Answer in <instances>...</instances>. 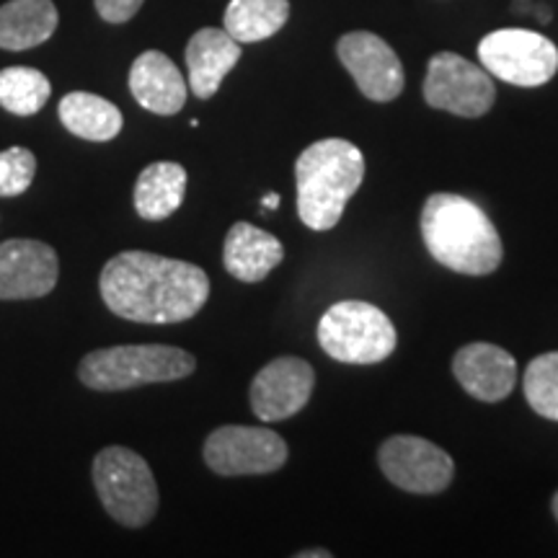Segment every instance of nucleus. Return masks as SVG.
<instances>
[{"label":"nucleus","instance_id":"f257e3e1","mask_svg":"<svg viewBox=\"0 0 558 558\" xmlns=\"http://www.w3.org/2000/svg\"><path fill=\"white\" fill-rule=\"evenodd\" d=\"M99 290L107 308L124 320L181 324L205 308L209 277L197 264L122 251L104 264Z\"/></svg>","mask_w":558,"mask_h":558},{"label":"nucleus","instance_id":"f03ea898","mask_svg":"<svg viewBox=\"0 0 558 558\" xmlns=\"http://www.w3.org/2000/svg\"><path fill=\"white\" fill-rule=\"evenodd\" d=\"M418 222L432 259L458 275H492L505 259L497 226L469 197L450 192L432 194L424 202Z\"/></svg>","mask_w":558,"mask_h":558},{"label":"nucleus","instance_id":"7ed1b4c3","mask_svg":"<svg viewBox=\"0 0 558 558\" xmlns=\"http://www.w3.org/2000/svg\"><path fill=\"white\" fill-rule=\"evenodd\" d=\"M365 179V158L341 137L318 140L295 163L298 215L313 230H331Z\"/></svg>","mask_w":558,"mask_h":558},{"label":"nucleus","instance_id":"20e7f679","mask_svg":"<svg viewBox=\"0 0 558 558\" xmlns=\"http://www.w3.org/2000/svg\"><path fill=\"white\" fill-rule=\"evenodd\" d=\"M197 360L169 344H124L88 352L78 365V378L90 390H130L153 383H171L192 375Z\"/></svg>","mask_w":558,"mask_h":558},{"label":"nucleus","instance_id":"39448f33","mask_svg":"<svg viewBox=\"0 0 558 558\" xmlns=\"http://www.w3.org/2000/svg\"><path fill=\"white\" fill-rule=\"evenodd\" d=\"M396 329L378 305L341 300L318 320V344L344 365H375L396 349Z\"/></svg>","mask_w":558,"mask_h":558},{"label":"nucleus","instance_id":"423d86ee","mask_svg":"<svg viewBox=\"0 0 558 558\" xmlns=\"http://www.w3.org/2000/svg\"><path fill=\"white\" fill-rule=\"evenodd\" d=\"M94 486L111 520L145 527L158 512V486L150 465L135 450L111 445L94 458Z\"/></svg>","mask_w":558,"mask_h":558},{"label":"nucleus","instance_id":"0eeeda50","mask_svg":"<svg viewBox=\"0 0 558 558\" xmlns=\"http://www.w3.org/2000/svg\"><path fill=\"white\" fill-rule=\"evenodd\" d=\"M486 73L520 88H535L558 73V47L530 29H499L478 41Z\"/></svg>","mask_w":558,"mask_h":558},{"label":"nucleus","instance_id":"6e6552de","mask_svg":"<svg viewBox=\"0 0 558 558\" xmlns=\"http://www.w3.org/2000/svg\"><path fill=\"white\" fill-rule=\"evenodd\" d=\"M424 101L432 109L476 120L494 107L497 88L484 68L473 65L471 60L460 58L456 52H437L427 65Z\"/></svg>","mask_w":558,"mask_h":558},{"label":"nucleus","instance_id":"1a4fd4ad","mask_svg":"<svg viewBox=\"0 0 558 558\" xmlns=\"http://www.w3.org/2000/svg\"><path fill=\"white\" fill-rule=\"evenodd\" d=\"M284 460L288 445L267 427L228 424L205 439V463L218 476H264L282 469Z\"/></svg>","mask_w":558,"mask_h":558},{"label":"nucleus","instance_id":"9d476101","mask_svg":"<svg viewBox=\"0 0 558 558\" xmlns=\"http://www.w3.org/2000/svg\"><path fill=\"white\" fill-rule=\"evenodd\" d=\"M380 471L393 486L411 494H439L450 486L456 463L429 439L396 435L378 450Z\"/></svg>","mask_w":558,"mask_h":558},{"label":"nucleus","instance_id":"9b49d317","mask_svg":"<svg viewBox=\"0 0 558 558\" xmlns=\"http://www.w3.org/2000/svg\"><path fill=\"white\" fill-rule=\"evenodd\" d=\"M337 54L369 101H393L403 90V65L386 39L373 32H349L339 39Z\"/></svg>","mask_w":558,"mask_h":558},{"label":"nucleus","instance_id":"f8f14e48","mask_svg":"<svg viewBox=\"0 0 558 558\" xmlns=\"http://www.w3.org/2000/svg\"><path fill=\"white\" fill-rule=\"evenodd\" d=\"M316 373L300 357H277L264 365L251 383V409L262 422L295 416L311 401Z\"/></svg>","mask_w":558,"mask_h":558},{"label":"nucleus","instance_id":"ddd939ff","mask_svg":"<svg viewBox=\"0 0 558 558\" xmlns=\"http://www.w3.org/2000/svg\"><path fill=\"white\" fill-rule=\"evenodd\" d=\"M58 279L60 262L52 246L32 239L0 243V300L45 298Z\"/></svg>","mask_w":558,"mask_h":558},{"label":"nucleus","instance_id":"4468645a","mask_svg":"<svg viewBox=\"0 0 558 558\" xmlns=\"http://www.w3.org/2000/svg\"><path fill=\"white\" fill-rule=\"evenodd\" d=\"M452 373L473 399L497 403L512 393L518 383V362L507 349L488 344V341H473L456 352Z\"/></svg>","mask_w":558,"mask_h":558},{"label":"nucleus","instance_id":"2eb2a0df","mask_svg":"<svg viewBox=\"0 0 558 558\" xmlns=\"http://www.w3.org/2000/svg\"><path fill=\"white\" fill-rule=\"evenodd\" d=\"M130 90L135 101L153 114H179L186 104V81L181 70L163 52L148 50L132 62Z\"/></svg>","mask_w":558,"mask_h":558},{"label":"nucleus","instance_id":"dca6fc26","mask_svg":"<svg viewBox=\"0 0 558 558\" xmlns=\"http://www.w3.org/2000/svg\"><path fill=\"white\" fill-rule=\"evenodd\" d=\"M241 60V41L226 29H199L186 45V68H190V88L197 99H213L220 83L235 62Z\"/></svg>","mask_w":558,"mask_h":558},{"label":"nucleus","instance_id":"f3484780","mask_svg":"<svg viewBox=\"0 0 558 558\" xmlns=\"http://www.w3.org/2000/svg\"><path fill=\"white\" fill-rule=\"evenodd\" d=\"M284 259V248L279 239L267 230L251 226V222H235L226 235L222 248V264L228 275L241 282H262L269 271H275Z\"/></svg>","mask_w":558,"mask_h":558},{"label":"nucleus","instance_id":"a211bd4d","mask_svg":"<svg viewBox=\"0 0 558 558\" xmlns=\"http://www.w3.org/2000/svg\"><path fill=\"white\" fill-rule=\"evenodd\" d=\"M60 24L52 0H9L0 5V50L24 52L45 45Z\"/></svg>","mask_w":558,"mask_h":558},{"label":"nucleus","instance_id":"6ab92c4d","mask_svg":"<svg viewBox=\"0 0 558 558\" xmlns=\"http://www.w3.org/2000/svg\"><path fill=\"white\" fill-rule=\"evenodd\" d=\"M186 194V169L173 160H158L137 177L135 209L145 220H166L181 207Z\"/></svg>","mask_w":558,"mask_h":558},{"label":"nucleus","instance_id":"aec40b11","mask_svg":"<svg viewBox=\"0 0 558 558\" xmlns=\"http://www.w3.org/2000/svg\"><path fill=\"white\" fill-rule=\"evenodd\" d=\"M60 122L70 135L90 140V143H109L122 132V111L114 104L86 90H73L62 96Z\"/></svg>","mask_w":558,"mask_h":558},{"label":"nucleus","instance_id":"412c9836","mask_svg":"<svg viewBox=\"0 0 558 558\" xmlns=\"http://www.w3.org/2000/svg\"><path fill=\"white\" fill-rule=\"evenodd\" d=\"M290 19V0H230L226 32L241 45L264 41L282 29Z\"/></svg>","mask_w":558,"mask_h":558},{"label":"nucleus","instance_id":"4be33fe9","mask_svg":"<svg viewBox=\"0 0 558 558\" xmlns=\"http://www.w3.org/2000/svg\"><path fill=\"white\" fill-rule=\"evenodd\" d=\"M50 78L37 68L13 65L0 70V107L16 117H32L50 101Z\"/></svg>","mask_w":558,"mask_h":558},{"label":"nucleus","instance_id":"5701e85b","mask_svg":"<svg viewBox=\"0 0 558 558\" xmlns=\"http://www.w3.org/2000/svg\"><path fill=\"white\" fill-rule=\"evenodd\" d=\"M522 390L535 414L558 422V352L541 354L530 362Z\"/></svg>","mask_w":558,"mask_h":558},{"label":"nucleus","instance_id":"b1692460","mask_svg":"<svg viewBox=\"0 0 558 558\" xmlns=\"http://www.w3.org/2000/svg\"><path fill=\"white\" fill-rule=\"evenodd\" d=\"M37 158L29 148H9L0 153V197H19L32 186Z\"/></svg>","mask_w":558,"mask_h":558},{"label":"nucleus","instance_id":"393cba45","mask_svg":"<svg viewBox=\"0 0 558 558\" xmlns=\"http://www.w3.org/2000/svg\"><path fill=\"white\" fill-rule=\"evenodd\" d=\"M99 16L107 24H128L135 13L143 9L145 0H94Z\"/></svg>","mask_w":558,"mask_h":558},{"label":"nucleus","instance_id":"a878e982","mask_svg":"<svg viewBox=\"0 0 558 558\" xmlns=\"http://www.w3.org/2000/svg\"><path fill=\"white\" fill-rule=\"evenodd\" d=\"M298 558H331V550H300Z\"/></svg>","mask_w":558,"mask_h":558},{"label":"nucleus","instance_id":"bb28decb","mask_svg":"<svg viewBox=\"0 0 558 558\" xmlns=\"http://www.w3.org/2000/svg\"><path fill=\"white\" fill-rule=\"evenodd\" d=\"M262 207L264 209H277L279 207V194H275V192H269L267 197H264V202H262Z\"/></svg>","mask_w":558,"mask_h":558},{"label":"nucleus","instance_id":"cd10ccee","mask_svg":"<svg viewBox=\"0 0 558 558\" xmlns=\"http://www.w3.org/2000/svg\"><path fill=\"white\" fill-rule=\"evenodd\" d=\"M550 507H554V514H556V520H558V492H556V497H554V505H550Z\"/></svg>","mask_w":558,"mask_h":558}]
</instances>
